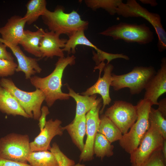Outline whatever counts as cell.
<instances>
[{
	"mask_svg": "<svg viewBox=\"0 0 166 166\" xmlns=\"http://www.w3.org/2000/svg\"><path fill=\"white\" fill-rule=\"evenodd\" d=\"M37 28L38 30L35 31L24 30V36L19 44L28 53L36 57L42 58L39 46L44 30L42 28Z\"/></svg>",
	"mask_w": 166,
	"mask_h": 166,
	"instance_id": "obj_21",
	"label": "cell"
},
{
	"mask_svg": "<svg viewBox=\"0 0 166 166\" xmlns=\"http://www.w3.org/2000/svg\"><path fill=\"white\" fill-rule=\"evenodd\" d=\"M161 151L164 159L166 160V139L164 140Z\"/></svg>",
	"mask_w": 166,
	"mask_h": 166,
	"instance_id": "obj_38",
	"label": "cell"
},
{
	"mask_svg": "<svg viewBox=\"0 0 166 166\" xmlns=\"http://www.w3.org/2000/svg\"><path fill=\"white\" fill-rule=\"evenodd\" d=\"M149 129L138 147L130 154L132 166H139L147 160L155 151L161 149L164 139L156 125L149 121Z\"/></svg>",
	"mask_w": 166,
	"mask_h": 166,
	"instance_id": "obj_9",
	"label": "cell"
},
{
	"mask_svg": "<svg viewBox=\"0 0 166 166\" xmlns=\"http://www.w3.org/2000/svg\"><path fill=\"white\" fill-rule=\"evenodd\" d=\"M149 120L157 126L164 139H166V119L157 109L151 108L149 115Z\"/></svg>",
	"mask_w": 166,
	"mask_h": 166,
	"instance_id": "obj_29",
	"label": "cell"
},
{
	"mask_svg": "<svg viewBox=\"0 0 166 166\" xmlns=\"http://www.w3.org/2000/svg\"><path fill=\"white\" fill-rule=\"evenodd\" d=\"M160 67L146 85L144 99L153 105H158L160 97L166 92V58L161 60Z\"/></svg>",
	"mask_w": 166,
	"mask_h": 166,
	"instance_id": "obj_13",
	"label": "cell"
},
{
	"mask_svg": "<svg viewBox=\"0 0 166 166\" xmlns=\"http://www.w3.org/2000/svg\"><path fill=\"white\" fill-rule=\"evenodd\" d=\"M139 166H166V160L163 156L161 149L154 152L147 160Z\"/></svg>",
	"mask_w": 166,
	"mask_h": 166,
	"instance_id": "obj_32",
	"label": "cell"
},
{
	"mask_svg": "<svg viewBox=\"0 0 166 166\" xmlns=\"http://www.w3.org/2000/svg\"><path fill=\"white\" fill-rule=\"evenodd\" d=\"M122 0H85L86 5L93 10L102 9L111 15L116 14L117 10Z\"/></svg>",
	"mask_w": 166,
	"mask_h": 166,
	"instance_id": "obj_27",
	"label": "cell"
},
{
	"mask_svg": "<svg viewBox=\"0 0 166 166\" xmlns=\"http://www.w3.org/2000/svg\"><path fill=\"white\" fill-rule=\"evenodd\" d=\"M41 115L38 120V125L40 131L44 128L46 121V116L50 113L48 107L46 106L42 107L41 109Z\"/></svg>",
	"mask_w": 166,
	"mask_h": 166,
	"instance_id": "obj_33",
	"label": "cell"
},
{
	"mask_svg": "<svg viewBox=\"0 0 166 166\" xmlns=\"http://www.w3.org/2000/svg\"><path fill=\"white\" fill-rule=\"evenodd\" d=\"M17 66L18 64L14 61L0 59V77L13 75Z\"/></svg>",
	"mask_w": 166,
	"mask_h": 166,
	"instance_id": "obj_31",
	"label": "cell"
},
{
	"mask_svg": "<svg viewBox=\"0 0 166 166\" xmlns=\"http://www.w3.org/2000/svg\"><path fill=\"white\" fill-rule=\"evenodd\" d=\"M0 43H3V41L1 38H0Z\"/></svg>",
	"mask_w": 166,
	"mask_h": 166,
	"instance_id": "obj_39",
	"label": "cell"
},
{
	"mask_svg": "<svg viewBox=\"0 0 166 166\" xmlns=\"http://www.w3.org/2000/svg\"><path fill=\"white\" fill-rule=\"evenodd\" d=\"M0 166H31L27 163H22L0 158Z\"/></svg>",
	"mask_w": 166,
	"mask_h": 166,
	"instance_id": "obj_35",
	"label": "cell"
},
{
	"mask_svg": "<svg viewBox=\"0 0 166 166\" xmlns=\"http://www.w3.org/2000/svg\"><path fill=\"white\" fill-rule=\"evenodd\" d=\"M116 14L123 17H141L147 20L154 28L158 38L157 46L160 52L166 49V32L163 26L159 14L151 12L135 0L123 1L119 4Z\"/></svg>",
	"mask_w": 166,
	"mask_h": 166,
	"instance_id": "obj_5",
	"label": "cell"
},
{
	"mask_svg": "<svg viewBox=\"0 0 166 166\" xmlns=\"http://www.w3.org/2000/svg\"><path fill=\"white\" fill-rule=\"evenodd\" d=\"M77 166H83V165H78Z\"/></svg>",
	"mask_w": 166,
	"mask_h": 166,
	"instance_id": "obj_40",
	"label": "cell"
},
{
	"mask_svg": "<svg viewBox=\"0 0 166 166\" xmlns=\"http://www.w3.org/2000/svg\"><path fill=\"white\" fill-rule=\"evenodd\" d=\"M0 85L15 97L30 118L38 120L41 113V106L45 100L42 91L37 89L32 92L22 90L17 87L11 79L5 78L0 79Z\"/></svg>",
	"mask_w": 166,
	"mask_h": 166,
	"instance_id": "obj_6",
	"label": "cell"
},
{
	"mask_svg": "<svg viewBox=\"0 0 166 166\" xmlns=\"http://www.w3.org/2000/svg\"><path fill=\"white\" fill-rule=\"evenodd\" d=\"M114 146L103 135L98 133L95 138L93 148L94 154L102 160L105 156L110 157L113 155Z\"/></svg>",
	"mask_w": 166,
	"mask_h": 166,
	"instance_id": "obj_26",
	"label": "cell"
},
{
	"mask_svg": "<svg viewBox=\"0 0 166 166\" xmlns=\"http://www.w3.org/2000/svg\"><path fill=\"white\" fill-rule=\"evenodd\" d=\"M99 34L112 37L113 40H122L125 42L145 45L152 42L154 34L145 24H140L124 22L113 25Z\"/></svg>",
	"mask_w": 166,
	"mask_h": 166,
	"instance_id": "obj_4",
	"label": "cell"
},
{
	"mask_svg": "<svg viewBox=\"0 0 166 166\" xmlns=\"http://www.w3.org/2000/svg\"><path fill=\"white\" fill-rule=\"evenodd\" d=\"M60 36L53 31L44 30L39 46L42 58H52L54 56L65 57L62 49L65 47L67 39L61 38Z\"/></svg>",
	"mask_w": 166,
	"mask_h": 166,
	"instance_id": "obj_16",
	"label": "cell"
},
{
	"mask_svg": "<svg viewBox=\"0 0 166 166\" xmlns=\"http://www.w3.org/2000/svg\"><path fill=\"white\" fill-rule=\"evenodd\" d=\"M93 51V59L95 61L97 66L101 64H105L104 61L107 60V62L106 64L109 63L112 60L118 58H121L127 60H129V57L123 53L113 54L105 52L100 49L96 51Z\"/></svg>",
	"mask_w": 166,
	"mask_h": 166,
	"instance_id": "obj_28",
	"label": "cell"
},
{
	"mask_svg": "<svg viewBox=\"0 0 166 166\" xmlns=\"http://www.w3.org/2000/svg\"><path fill=\"white\" fill-rule=\"evenodd\" d=\"M153 105L149 101L142 99L136 105L137 119L129 131L123 134L119 140V144L125 151L130 154L139 146L141 141L149 129V115Z\"/></svg>",
	"mask_w": 166,
	"mask_h": 166,
	"instance_id": "obj_3",
	"label": "cell"
},
{
	"mask_svg": "<svg viewBox=\"0 0 166 166\" xmlns=\"http://www.w3.org/2000/svg\"><path fill=\"white\" fill-rule=\"evenodd\" d=\"M85 30H81L74 33L69 37L62 51L67 52L68 54L71 53L75 54L76 48L78 45H83L91 47L96 51L100 49L91 42L86 37L84 33Z\"/></svg>",
	"mask_w": 166,
	"mask_h": 166,
	"instance_id": "obj_23",
	"label": "cell"
},
{
	"mask_svg": "<svg viewBox=\"0 0 166 166\" xmlns=\"http://www.w3.org/2000/svg\"><path fill=\"white\" fill-rule=\"evenodd\" d=\"M17 58L18 64L16 72H23L26 79H30L32 75L36 73H40L42 69L38 63L37 59L27 56L23 52L18 45L9 46Z\"/></svg>",
	"mask_w": 166,
	"mask_h": 166,
	"instance_id": "obj_17",
	"label": "cell"
},
{
	"mask_svg": "<svg viewBox=\"0 0 166 166\" xmlns=\"http://www.w3.org/2000/svg\"><path fill=\"white\" fill-rule=\"evenodd\" d=\"M156 73L154 68L150 66H135L131 72L122 75H117L112 73L111 86L115 91L127 88L131 94H138L145 89Z\"/></svg>",
	"mask_w": 166,
	"mask_h": 166,
	"instance_id": "obj_7",
	"label": "cell"
},
{
	"mask_svg": "<svg viewBox=\"0 0 166 166\" xmlns=\"http://www.w3.org/2000/svg\"><path fill=\"white\" fill-rule=\"evenodd\" d=\"M26 24L23 17L15 15L9 18L5 25L0 27L1 38L7 47L9 46L18 45L24 36Z\"/></svg>",
	"mask_w": 166,
	"mask_h": 166,
	"instance_id": "obj_15",
	"label": "cell"
},
{
	"mask_svg": "<svg viewBox=\"0 0 166 166\" xmlns=\"http://www.w3.org/2000/svg\"><path fill=\"white\" fill-rule=\"evenodd\" d=\"M97 132L104 135L111 143L120 140L122 133L114 124L105 114L101 116Z\"/></svg>",
	"mask_w": 166,
	"mask_h": 166,
	"instance_id": "obj_22",
	"label": "cell"
},
{
	"mask_svg": "<svg viewBox=\"0 0 166 166\" xmlns=\"http://www.w3.org/2000/svg\"><path fill=\"white\" fill-rule=\"evenodd\" d=\"M45 0H30L26 5L27 11L23 17L26 23L31 25L35 22L47 9Z\"/></svg>",
	"mask_w": 166,
	"mask_h": 166,
	"instance_id": "obj_24",
	"label": "cell"
},
{
	"mask_svg": "<svg viewBox=\"0 0 166 166\" xmlns=\"http://www.w3.org/2000/svg\"><path fill=\"white\" fill-rule=\"evenodd\" d=\"M62 121L59 119H52L46 121L43 129L34 140L30 142L31 151L38 152L50 150V143L55 136H61L63 130L61 126Z\"/></svg>",
	"mask_w": 166,
	"mask_h": 166,
	"instance_id": "obj_12",
	"label": "cell"
},
{
	"mask_svg": "<svg viewBox=\"0 0 166 166\" xmlns=\"http://www.w3.org/2000/svg\"><path fill=\"white\" fill-rule=\"evenodd\" d=\"M139 1L143 4H149L152 6H155L158 5L156 1L155 0H140Z\"/></svg>",
	"mask_w": 166,
	"mask_h": 166,
	"instance_id": "obj_37",
	"label": "cell"
},
{
	"mask_svg": "<svg viewBox=\"0 0 166 166\" xmlns=\"http://www.w3.org/2000/svg\"><path fill=\"white\" fill-rule=\"evenodd\" d=\"M62 128L63 131L67 130L73 143L81 152L84 146V138L86 132L85 115L74 119L71 123Z\"/></svg>",
	"mask_w": 166,
	"mask_h": 166,
	"instance_id": "obj_19",
	"label": "cell"
},
{
	"mask_svg": "<svg viewBox=\"0 0 166 166\" xmlns=\"http://www.w3.org/2000/svg\"><path fill=\"white\" fill-rule=\"evenodd\" d=\"M7 46L3 43H0V59L14 61V58L11 53L8 52Z\"/></svg>",
	"mask_w": 166,
	"mask_h": 166,
	"instance_id": "obj_34",
	"label": "cell"
},
{
	"mask_svg": "<svg viewBox=\"0 0 166 166\" xmlns=\"http://www.w3.org/2000/svg\"><path fill=\"white\" fill-rule=\"evenodd\" d=\"M0 111L9 115L20 116L26 118H30L15 97L0 85Z\"/></svg>",
	"mask_w": 166,
	"mask_h": 166,
	"instance_id": "obj_18",
	"label": "cell"
},
{
	"mask_svg": "<svg viewBox=\"0 0 166 166\" xmlns=\"http://www.w3.org/2000/svg\"><path fill=\"white\" fill-rule=\"evenodd\" d=\"M114 68L110 64H106L103 68L104 75L101 77L102 71H99V75L97 81L93 85L88 88L81 94L84 96H91L98 94L101 97L103 100V106L99 113H103L106 105H109L111 101L109 95V88L112 81V72Z\"/></svg>",
	"mask_w": 166,
	"mask_h": 166,
	"instance_id": "obj_14",
	"label": "cell"
},
{
	"mask_svg": "<svg viewBox=\"0 0 166 166\" xmlns=\"http://www.w3.org/2000/svg\"><path fill=\"white\" fill-rule=\"evenodd\" d=\"M27 162L31 166H59L55 156L48 150L32 152Z\"/></svg>",
	"mask_w": 166,
	"mask_h": 166,
	"instance_id": "obj_25",
	"label": "cell"
},
{
	"mask_svg": "<svg viewBox=\"0 0 166 166\" xmlns=\"http://www.w3.org/2000/svg\"><path fill=\"white\" fill-rule=\"evenodd\" d=\"M28 135L11 133L0 138V158L27 163L32 152Z\"/></svg>",
	"mask_w": 166,
	"mask_h": 166,
	"instance_id": "obj_8",
	"label": "cell"
},
{
	"mask_svg": "<svg viewBox=\"0 0 166 166\" xmlns=\"http://www.w3.org/2000/svg\"><path fill=\"white\" fill-rule=\"evenodd\" d=\"M102 105L101 103L94 106L85 115L87 138L79 156L80 161H89L93 158V145L100 123L99 113Z\"/></svg>",
	"mask_w": 166,
	"mask_h": 166,
	"instance_id": "obj_11",
	"label": "cell"
},
{
	"mask_svg": "<svg viewBox=\"0 0 166 166\" xmlns=\"http://www.w3.org/2000/svg\"><path fill=\"white\" fill-rule=\"evenodd\" d=\"M117 127L122 134L127 133L137 119L136 105L118 100L107 109L104 114Z\"/></svg>",
	"mask_w": 166,
	"mask_h": 166,
	"instance_id": "obj_10",
	"label": "cell"
},
{
	"mask_svg": "<svg viewBox=\"0 0 166 166\" xmlns=\"http://www.w3.org/2000/svg\"><path fill=\"white\" fill-rule=\"evenodd\" d=\"M49 150L55 156L59 166H75L74 161L65 155L56 143L52 144Z\"/></svg>",
	"mask_w": 166,
	"mask_h": 166,
	"instance_id": "obj_30",
	"label": "cell"
},
{
	"mask_svg": "<svg viewBox=\"0 0 166 166\" xmlns=\"http://www.w3.org/2000/svg\"><path fill=\"white\" fill-rule=\"evenodd\" d=\"M44 24L50 31L59 35L65 34L69 37L76 32L87 29L89 23L82 19L76 11L69 13L65 12L62 6H57L53 11L47 9L42 16Z\"/></svg>",
	"mask_w": 166,
	"mask_h": 166,
	"instance_id": "obj_2",
	"label": "cell"
},
{
	"mask_svg": "<svg viewBox=\"0 0 166 166\" xmlns=\"http://www.w3.org/2000/svg\"><path fill=\"white\" fill-rule=\"evenodd\" d=\"M75 58L73 55L59 57L54 70L50 74L44 77L34 75L30 78L31 84L44 94L45 101L48 107H51L57 100H65L69 99L68 93H63L61 91L62 78L66 68L68 65L75 64Z\"/></svg>",
	"mask_w": 166,
	"mask_h": 166,
	"instance_id": "obj_1",
	"label": "cell"
},
{
	"mask_svg": "<svg viewBox=\"0 0 166 166\" xmlns=\"http://www.w3.org/2000/svg\"><path fill=\"white\" fill-rule=\"evenodd\" d=\"M70 97L73 98L76 103V114L74 119L86 114L94 106L101 103V98H97L96 94L91 96L79 95L76 93L68 85Z\"/></svg>",
	"mask_w": 166,
	"mask_h": 166,
	"instance_id": "obj_20",
	"label": "cell"
},
{
	"mask_svg": "<svg viewBox=\"0 0 166 166\" xmlns=\"http://www.w3.org/2000/svg\"><path fill=\"white\" fill-rule=\"evenodd\" d=\"M158 105V108L157 109L162 114L163 117L166 118V98H165L160 100Z\"/></svg>",
	"mask_w": 166,
	"mask_h": 166,
	"instance_id": "obj_36",
	"label": "cell"
}]
</instances>
